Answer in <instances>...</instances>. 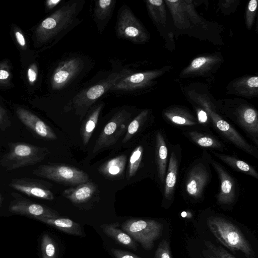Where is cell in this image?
Here are the masks:
<instances>
[{"instance_id":"4316f807","label":"cell","mask_w":258,"mask_h":258,"mask_svg":"<svg viewBox=\"0 0 258 258\" xmlns=\"http://www.w3.org/2000/svg\"><path fill=\"white\" fill-rule=\"evenodd\" d=\"M115 1L113 0H99L96 3L95 14L100 20H104L112 11Z\"/></svg>"},{"instance_id":"74e56055","label":"cell","mask_w":258,"mask_h":258,"mask_svg":"<svg viewBox=\"0 0 258 258\" xmlns=\"http://www.w3.org/2000/svg\"><path fill=\"white\" fill-rule=\"evenodd\" d=\"M257 7V2L256 0H251L248 4V10L251 12H254Z\"/></svg>"},{"instance_id":"484cf974","label":"cell","mask_w":258,"mask_h":258,"mask_svg":"<svg viewBox=\"0 0 258 258\" xmlns=\"http://www.w3.org/2000/svg\"><path fill=\"white\" fill-rule=\"evenodd\" d=\"M147 111H143L130 122L126 131V134L122 140L123 143H125L128 141L139 129L144 125L147 120Z\"/></svg>"},{"instance_id":"52a82bcc","label":"cell","mask_w":258,"mask_h":258,"mask_svg":"<svg viewBox=\"0 0 258 258\" xmlns=\"http://www.w3.org/2000/svg\"><path fill=\"white\" fill-rule=\"evenodd\" d=\"M33 174L55 182L79 185L89 181L84 171L75 167L53 163L42 164L33 170Z\"/></svg>"},{"instance_id":"603a6c76","label":"cell","mask_w":258,"mask_h":258,"mask_svg":"<svg viewBox=\"0 0 258 258\" xmlns=\"http://www.w3.org/2000/svg\"><path fill=\"white\" fill-rule=\"evenodd\" d=\"M117 226L116 223H114L101 225L100 227L106 235L120 244L136 250L137 245L132 237L122 230L117 228Z\"/></svg>"},{"instance_id":"836d02e7","label":"cell","mask_w":258,"mask_h":258,"mask_svg":"<svg viewBox=\"0 0 258 258\" xmlns=\"http://www.w3.org/2000/svg\"><path fill=\"white\" fill-rule=\"evenodd\" d=\"M15 35L16 40L20 46L24 48L26 45V40L23 34L19 30H15Z\"/></svg>"},{"instance_id":"e575fe53","label":"cell","mask_w":258,"mask_h":258,"mask_svg":"<svg viewBox=\"0 0 258 258\" xmlns=\"http://www.w3.org/2000/svg\"><path fill=\"white\" fill-rule=\"evenodd\" d=\"M207 61V59L204 57H198L192 60L191 62V66L197 69L203 66Z\"/></svg>"},{"instance_id":"9c48e42d","label":"cell","mask_w":258,"mask_h":258,"mask_svg":"<svg viewBox=\"0 0 258 258\" xmlns=\"http://www.w3.org/2000/svg\"><path fill=\"white\" fill-rule=\"evenodd\" d=\"M131 116L125 109L117 112L102 130L93 148V153H97L115 144L126 131Z\"/></svg>"},{"instance_id":"e0dca14e","label":"cell","mask_w":258,"mask_h":258,"mask_svg":"<svg viewBox=\"0 0 258 258\" xmlns=\"http://www.w3.org/2000/svg\"><path fill=\"white\" fill-rule=\"evenodd\" d=\"M182 135L200 148L210 151L224 152L228 151L225 143L211 131L197 128L182 132Z\"/></svg>"},{"instance_id":"d6986e66","label":"cell","mask_w":258,"mask_h":258,"mask_svg":"<svg viewBox=\"0 0 258 258\" xmlns=\"http://www.w3.org/2000/svg\"><path fill=\"white\" fill-rule=\"evenodd\" d=\"M216 157L236 171L258 179V172L251 165L237 158L234 155H227L216 151H210Z\"/></svg>"},{"instance_id":"30bf717a","label":"cell","mask_w":258,"mask_h":258,"mask_svg":"<svg viewBox=\"0 0 258 258\" xmlns=\"http://www.w3.org/2000/svg\"><path fill=\"white\" fill-rule=\"evenodd\" d=\"M169 150V161L162 192V205L164 208H168L174 201L182 159V148L179 144H170Z\"/></svg>"},{"instance_id":"7c38bea8","label":"cell","mask_w":258,"mask_h":258,"mask_svg":"<svg viewBox=\"0 0 258 258\" xmlns=\"http://www.w3.org/2000/svg\"><path fill=\"white\" fill-rule=\"evenodd\" d=\"M8 185L28 196L49 201L54 198L49 189V183L44 180L29 177L16 178L12 179Z\"/></svg>"},{"instance_id":"8d00e7d4","label":"cell","mask_w":258,"mask_h":258,"mask_svg":"<svg viewBox=\"0 0 258 258\" xmlns=\"http://www.w3.org/2000/svg\"><path fill=\"white\" fill-rule=\"evenodd\" d=\"M61 2V0H48L46 2V6L48 9H51Z\"/></svg>"},{"instance_id":"f546056e","label":"cell","mask_w":258,"mask_h":258,"mask_svg":"<svg viewBox=\"0 0 258 258\" xmlns=\"http://www.w3.org/2000/svg\"><path fill=\"white\" fill-rule=\"evenodd\" d=\"M155 258H172L169 244L165 240H162L159 244L155 253Z\"/></svg>"},{"instance_id":"60d3db41","label":"cell","mask_w":258,"mask_h":258,"mask_svg":"<svg viewBox=\"0 0 258 258\" xmlns=\"http://www.w3.org/2000/svg\"><path fill=\"white\" fill-rule=\"evenodd\" d=\"M1 202H2V195H1V192H0V206H1Z\"/></svg>"},{"instance_id":"f35d334b","label":"cell","mask_w":258,"mask_h":258,"mask_svg":"<svg viewBox=\"0 0 258 258\" xmlns=\"http://www.w3.org/2000/svg\"><path fill=\"white\" fill-rule=\"evenodd\" d=\"M148 2L153 6H160L162 5L163 1L162 0H149Z\"/></svg>"},{"instance_id":"8992f818","label":"cell","mask_w":258,"mask_h":258,"mask_svg":"<svg viewBox=\"0 0 258 258\" xmlns=\"http://www.w3.org/2000/svg\"><path fill=\"white\" fill-rule=\"evenodd\" d=\"M121 228L147 250L153 248L163 230V225L156 220L140 219H128L121 224Z\"/></svg>"},{"instance_id":"7402d4cb","label":"cell","mask_w":258,"mask_h":258,"mask_svg":"<svg viewBox=\"0 0 258 258\" xmlns=\"http://www.w3.org/2000/svg\"><path fill=\"white\" fill-rule=\"evenodd\" d=\"M103 106L104 104L101 103L94 107L82 125L81 135L84 145L88 143L92 135Z\"/></svg>"},{"instance_id":"d590c367","label":"cell","mask_w":258,"mask_h":258,"mask_svg":"<svg viewBox=\"0 0 258 258\" xmlns=\"http://www.w3.org/2000/svg\"><path fill=\"white\" fill-rule=\"evenodd\" d=\"M247 85L250 87L257 88L258 87V77H252L247 80Z\"/></svg>"},{"instance_id":"f1b7e54d","label":"cell","mask_w":258,"mask_h":258,"mask_svg":"<svg viewBox=\"0 0 258 258\" xmlns=\"http://www.w3.org/2000/svg\"><path fill=\"white\" fill-rule=\"evenodd\" d=\"M11 78V67L8 61L0 62V85L8 86Z\"/></svg>"},{"instance_id":"ac0fdd59","label":"cell","mask_w":258,"mask_h":258,"mask_svg":"<svg viewBox=\"0 0 258 258\" xmlns=\"http://www.w3.org/2000/svg\"><path fill=\"white\" fill-rule=\"evenodd\" d=\"M97 189L96 184L87 181L74 187L65 189L62 195L73 203L80 204L88 201Z\"/></svg>"},{"instance_id":"277c9868","label":"cell","mask_w":258,"mask_h":258,"mask_svg":"<svg viewBox=\"0 0 258 258\" xmlns=\"http://www.w3.org/2000/svg\"><path fill=\"white\" fill-rule=\"evenodd\" d=\"M78 4H65L44 19L35 31V44L44 43L67 28L76 17Z\"/></svg>"},{"instance_id":"4dcf8cb0","label":"cell","mask_w":258,"mask_h":258,"mask_svg":"<svg viewBox=\"0 0 258 258\" xmlns=\"http://www.w3.org/2000/svg\"><path fill=\"white\" fill-rule=\"evenodd\" d=\"M11 125V120L7 110L0 105V131H5Z\"/></svg>"},{"instance_id":"6da1fadb","label":"cell","mask_w":258,"mask_h":258,"mask_svg":"<svg viewBox=\"0 0 258 258\" xmlns=\"http://www.w3.org/2000/svg\"><path fill=\"white\" fill-rule=\"evenodd\" d=\"M208 152L203 150L201 156L194 160L184 171L179 188L183 198L191 203L204 200L206 190L212 178Z\"/></svg>"},{"instance_id":"4fadbf2b","label":"cell","mask_w":258,"mask_h":258,"mask_svg":"<svg viewBox=\"0 0 258 258\" xmlns=\"http://www.w3.org/2000/svg\"><path fill=\"white\" fill-rule=\"evenodd\" d=\"M155 161L156 168V181L163 192L165 175L170 154V143L165 132L157 130L154 133Z\"/></svg>"},{"instance_id":"5bb4252c","label":"cell","mask_w":258,"mask_h":258,"mask_svg":"<svg viewBox=\"0 0 258 258\" xmlns=\"http://www.w3.org/2000/svg\"><path fill=\"white\" fill-rule=\"evenodd\" d=\"M83 60L79 57H72L61 62L54 71L51 85L54 90L65 87L83 69Z\"/></svg>"},{"instance_id":"d4e9b609","label":"cell","mask_w":258,"mask_h":258,"mask_svg":"<svg viewBox=\"0 0 258 258\" xmlns=\"http://www.w3.org/2000/svg\"><path fill=\"white\" fill-rule=\"evenodd\" d=\"M206 248L203 251V258H236L223 247L211 241L205 242Z\"/></svg>"},{"instance_id":"83f0119b","label":"cell","mask_w":258,"mask_h":258,"mask_svg":"<svg viewBox=\"0 0 258 258\" xmlns=\"http://www.w3.org/2000/svg\"><path fill=\"white\" fill-rule=\"evenodd\" d=\"M42 258H56V247L52 238L47 234L43 235L41 239Z\"/></svg>"},{"instance_id":"2e32d148","label":"cell","mask_w":258,"mask_h":258,"mask_svg":"<svg viewBox=\"0 0 258 258\" xmlns=\"http://www.w3.org/2000/svg\"><path fill=\"white\" fill-rule=\"evenodd\" d=\"M16 112L19 120L33 135L45 140L57 139L52 129L32 112L22 107H18Z\"/></svg>"},{"instance_id":"ab89813d","label":"cell","mask_w":258,"mask_h":258,"mask_svg":"<svg viewBox=\"0 0 258 258\" xmlns=\"http://www.w3.org/2000/svg\"><path fill=\"white\" fill-rule=\"evenodd\" d=\"M168 2H172V3H174V2H177L178 1L177 0H168Z\"/></svg>"},{"instance_id":"9a60e30c","label":"cell","mask_w":258,"mask_h":258,"mask_svg":"<svg viewBox=\"0 0 258 258\" xmlns=\"http://www.w3.org/2000/svg\"><path fill=\"white\" fill-rule=\"evenodd\" d=\"M117 35L132 42L143 40L144 36L138 21L129 8H124L117 17Z\"/></svg>"},{"instance_id":"3957f363","label":"cell","mask_w":258,"mask_h":258,"mask_svg":"<svg viewBox=\"0 0 258 258\" xmlns=\"http://www.w3.org/2000/svg\"><path fill=\"white\" fill-rule=\"evenodd\" d=\"M9 151L0 159V165L13 170L37 164L50 154L48 148L25 142L8 143Z\"/></svg>"},{"instance_id":"1f68e13d","label":"cell","mask_w":258,"mask_h":258,"mask_svg":"<svg viewBox=\"0 0 258 258\" xmlns=\"http://www.w3.org/2000/svg\"><path fill=\"white\" fill-rule=\"evenodd\" d=\"M111 251L115 258H142L133 253L121 249L112 248Z\"/></svg>"},{"instance_id":"ffe728a7","label":"cell","mask_w":258,"mask_h":258,"mask_svg":"<svg viewBox=\"0 0 258 258\" xmlns=\"http://www.w3.org/2000/svg\"><path fill=\"white\" fill-rule=\"evenodd\" d=\"M37 220L70 234L83 236L80 225L66 218H41Z\"/></svg>"},{"instance_id":"ba28073f","label":"cell","mask_w":258,"mask_h":258,"mask_svg":"<svg viewBox=\"0 0 258 258\" xmlns=\"http://www.w3.org/2000/svg\"><path fill=\"white\" fill-rule=\"evenodd\" d=\"M208 158L220 181V189L216 195L217 205L224 208L231 207L237 202L240 187L236 179L208 152Z\"/></svg>"},{"instance_id":"d6a6232c","label":"cell","mask_w":258,"mask_h":258,"mask_svg":"<svg viewBox=\"0 0 258 258\" xmlns=\"http://www.w3.org/2000/svg\"><path fill=\"white\" fill-rule=\"evenodd\" d=\"M38 76V69L35 63H32L27 71V77L31 85L34 84L37 80Z\"/></svg>"},{"instance_id":"44dd1931","label":"cell","mask_w":258,"mask_h":258,"mask_svg":"<svg viewBox=\"0 0 258 258\" xmlns=\"http://www.w3.org/2000/svg\"><path fill=\"white\" fill-rule=\"evenodd\" d=\"M126 162L125 155H121L108 160L98 168V171L103 175L115 178L123 172Z\"/></svg>"},{"instance_id":"5b68a950","label":"cell","mask_w":258,"mask_h":258,"mask_svg":"<svg viewBox=\"0 0 258 258\" xmlns=\"http://www.w3.org/2000/svg\"><path fill=\"white\" fill-rule=\"evenodd\" d=\"M128 73L124 71L113 73L98 84L82 90L68 104L66 111L74 109L82 120L95 102Z\"/></svg>"},{"instance_id":"cb8c5ba5","label":"cell","mask_w":258,"mask_h":258,"mask_svg":"<svg viewBox=\"0 0 258 258\" xmlns=\"http://www.w3.org/2000/svg\"><path fill=\"white\" fill-rule=\"evenodd\" d=\"M144 146L142 145H140L132 153L126 171V178L128 180L136 174L141 167L144 158Z\"/></svg>"},{"instance_id":"7a4b0ae2","label":"cell","mask_w":258,"mask_h":258,"mask_svg":"<svg viewBox=\"0 0 258 258\" xmlns=\"http://www.w3.org/2000/svg\"><path fill=\"white\" fill-rule=\"evenodd\" d=\"M207 224L216 238L231 250L242 252L246 258H256L251 244L240 230L223 217L212 215L208 217Z\"/></svg>"},{"instance_id":"8fae6325","label":"cell","mask_w":258,"mask_h":258,"mask_svg":"<svg viewBox=\"0 0 258 258\" xmlns=\"http://www.w3.org/2000/svg\"><path fill=\"white\" fill-rule=\"evenodd\" d=\"M13 199L9 211L13 213L25 215L37 219L41 218H55L59 216L55 211L44 205L34 203L18 193H12Z\"/></svg>"}]
</instances>
